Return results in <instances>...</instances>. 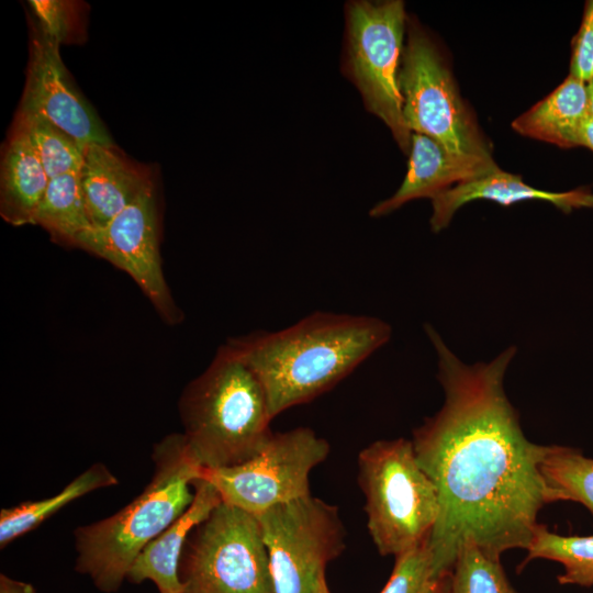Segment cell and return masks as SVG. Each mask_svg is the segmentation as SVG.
Segmentation results:
<instances>
[{
	"mask_svg": "<svg viewBox=\"0 0 593 593\" xmlns=\"http://www.w3.org/2000/svg\"><path fill=\"white\" fill-rule=\"evenodd\" d=\"M75 246L128 273L164 322H181L182 313L171 296L161 266L154 183L109 223L80 234Z\"/></svg>",
	"mask_w": 593,
	"mask_h": 593,
	"instance_id": "8fae6325",
	"label": "cell"
},
{
	"mask_svg": "<svg viewBox=\"0 0 593 593\" xmlns=\"http://www.w3.org/2000/svg\"><path fill=\"white\" fill-rule=\"evenodd\" d=\"M526 551L521 568L534 559L556 561L564 570L558 575L560 584L593 586V535L563 536L538 524Z\"/></svg>",
	"mask_w": 593,
	"mask_h": 593,
	"instance_id": "7402d4cb",
	"label": "cell"
},
{
	"mask_svg": "<svg viewBox=\"0 0 593 593\" xmlns=\"http://www.w3.org/2000/svg\"><path fill=\"white\" fill-rule=\"evenodd\" d=\"M0 593H37L34 586L27 582L12 579L3 573L0 574Z\"/></svg>",
	"mask_w": 593,
	"mask_h": 593,
	"instance_id": "83f0119b",
	"label": "cell"
},
{
	"mask_svg": "<svg viewBox=\"0 0 593 593\" xmlns=\"http://www.w3.org/2000/svg\"><path fill=\"white\" fill-rule=\"evenodd\" d=\"M182 433L202 469H219L254 457L271 435L262 384L226 343L179 400Z\"/></svg>",
	"mask_w": 593,
	"mask_h": 593,
	"instance_id": "277c9868",
	"label": "cell"
},
{
	"mask_svg": "<svg viewBox=\"0 0 593 593\" xmlns=\"http://www.w3.org/2000/svg\"><path fill=\"white\" fill-rule=\"evenodd\" d=\"M437 357L444 404L413 430L416 459L436 486L439 514L428 546L437 575L451 572L466 544L500 560L527 549L537 516L550 503L540 472L548 446L525 436L504 390L517 349L490 362H462L425 324Z\"/></svg>",
	"mask_w": 593,
	"mask_h": 593,
	"instance_id": "6da1fadb",
	"label": "cell"
},
{
	"mask_svg": "<svg viewBox=\"0 0 593 593\" xmlns=\"http://www.w3.org/2000/svg\"><path fill=\"white\" fill-rule=\"evenodd\" d=\"M449 579H450V575H449ZM444 593H449V581H448V583L446 585V589H445Z\"/></svg>",
	"mask_w": 593,
	"mask_h": 593,
	"instance_id": "1f68e13d",
	"label": "cell"
},
{
	"mask_svg": "<svg viewBox=\"0 0 593 593\" xmlns=\"http://www.w3.org/2000/svg\"><path fill=\"white\" fill-rule=\"evenodd\" d=\"M329 450L327 440L309 427L272 432L250 459L203 469L202 477L215 486L223 502L258 516L310 495V472L327 458Z\"/></svg>",
	"mask_w": 593,
	"mask_h": 593,
	"instance_id": "30bf717a",
	"label": "cell"
},
{
	"mask_svg": "<svg viewBox=\"0 0 593 593\" xmlns=\"http://www.w3.org/2000/svg\"><path fill=\"white\" fill-rule=\"evenodd\" d=\"M192 485V503L141 551L126 580L135 584L152 581L159 593H183L179 563L184 545L192 530L222 502L219 491L203 477L195 479Z\"/></svg>",
	"mask_w": 593,
	"mask_h": 593,
	"instance_id": "2e32d148",
	"label": "cell"
},
{
	"mask_svg": "<svg viewBox=\"0 0 593 593\" xmlns=\"http://www.w3.org/2000/svg\"><path fill=\"white\" fill-rule=\"evenodd\" d=\"M585 85L589 115L593 118V77Z\"/></svg>",
	"mask_w": 593,
	"mask_h": 593,
	"instance_id": "f546056e",
	"label": "cell"
},
{
	"mask_svg": "<svg viewBox=\"0 0 593 593\" xmlns=\"http://www.w3.org/2000/svg\"><path fill=\"white\" fill-rule=\"evenodd\" d=\"M589 116L586 85L569 76L550 94L512 123L521 135L561 148L581 146V133Z\"/></svg>",
	"mask_w": 593,
	"mask_h": 593,
	"instance_id": "ac0fdd59",
	"label": "cell"
},
{
	"mask_svg": "<svg viewBox=\"0 0 593 593\" xmlns=\"http://www.w3.org/2000/svg\"><path fill=\"white\" fill-rule=\"evenodd\" d=\"M581 146H585L593 150V118L590 115L585 120L582 128Z\"/></svg>",
	"mask_w": 593,
	"mask_h": 593,
	"instance_id": "f1b7e54d",
	"label": "cell"
},
{
	"mask_svg": "<svg viewBox=\"0 0 593 593\" xmlns=\"http://www.w3.org/2000/svg\"><path fill=\"white\" fill-rule=\"evenodd\" d=\"M49 178L80 171L83 147L46 118L34 112H18Z\"/></svg>",
	"mask_w": 593,
	"mask_h": 593,
	"instance_id": "603a6c76",
	"label": "cell"
},
{
	"mask_svg": "<svg viewBox=\"0 0 593 593\" xmlns=\"http://www.w3.org/2000/svg\"><path fill=\"white\" fill-rule=\"evenodd\" d=\"M370 537L382 556L429 540L439 514L435 484L419 466L410 439H380L358 454Z\"/></svg>",
	"mask_w": 593,
	"mask_h": 593,
	"instance_id": "5b68a950",
	"label": "cell"
},
{
	"mask_svg": "<svg viewBox=\"0 0 593 593\" xmlns=\"http://www.w3.org/2000/svg\"><path fill=\"white\" fill-rule=\"evenodd\" d=\"M37 18V25L57 43L75 40L79 32V11L74 1L32 0L29 2Z\"/></svg>",
	"mask_w": 593,
	"mask_h": 593,
	"instance_id": "484cf974",
	"label": "cell"
},
{
	"mask_svg": "<svg viewBox=\"0 0 593 593\" xmlns=\"http://www.w3.org/2000/svg\"><path fill=\"white\" fill-rule=\"evenodd\" d=\"M475 200H489L504 206L522 201H545L564 213L574 209H593V192L586 188L564 192L540 190L525 183L519 176L497 168L435 197L429 220L432 231L438 233L446 228L463 204Z\"/></svg>",
	"mask_w": 593,
	"mask_h": 593,
	"instance_id": "9a60e30c",
	"label": "cell"
},
{
	"mask_svg": "<svg viewBox=\"0 0 593 593\" xmlns=\"http://www.w3.org/2000/svg\"><path fill=\"white\" fill-rule=\"evenodd\" d=\"M257 518L276 593H318L326 564L345 548L338 508L310 494Z\"/></svg>",
	"mask_w": 593,
	"mask_h": 593,
	"instance_id": "9c48e42d",
	"label": "cell"
},
{
	"mask_svg": "<svg viewBox=\"0 0 593 593\" xmlns=\"http://www.w3.org/2000/svg\"><path fill=\"white\" fill-rule=\"evenodd\" d=\"M406 176L390 198L372 206L369 214L380 217L405 203L423 198L434 199L452 184L475 179L499 168L492 156L455 154L437 141L412 133Z\"/></svg>",
	"mask_w": 593,
	"mask_h": 593,
	"instance_id": "4fadbf2b",
	"label": "cell"
},
{
	"mask_svg": "<svg viewBox=\"0 0 593 593\" xmlns=\"http://www.w3.org/2000/svg\"><path fill=\"white\" fill-rule=\"evenodd\" d=\"M19 112H34L75 138L90 144L113 145L93 108L75 89L59 54V43L33 26L26 82Z\"/></svg>",
	"mask_w": 593,
	"mask_h": 593,
	"instance_id": "7c38bea8",
	"label": "cell"
},
{
	"mask_svg": "<svg viewBox=\"0 0 593 593\" xmlns=\"http://www.w3.org/2000/svg\"><path fill=\"white\" fill-rule=\"evenodd\" d=\"M318 593H331L328 588H327V584H326V581L325 579L322 581L321 583V586H320V592Z\"/></svg>",
	"mask_w": 593,
	"mask_h": 593,
	"instance_id": "4dcf8cb0",
	"label": "cell"
},
{
	"mask_svg": "<svg viewBox=\"0 0 593 593\" xmlns=\"http://www.w3.org/2000/svg\"><path fill=\"white\" fill-rule=\"evenodd\" d=\"M154 472L145 489L115 514L74 532L75 569L104 593L120 590L141 551L192 503V482L202 468L183 434H171L154 446Z\"/></svg>",
	"mask_w": 593,
	"mask_h": 593,
	"instance_id": "3957f363",
	"label": "cell"
},
{
	"mask_svg": "<svg viewBox=\"0 0 593 593\" xmlns=\"http://www.w3.org/2000/svg\"><path fill=\"white\" fill-rule=\"evenodd\" d=\"M343 70L359 90L366 109L381 119L404 154L412 132L403 116L399 72L406 13L401 0H355L346 4Z\"/></svg>",
	"mask_w": 593,
	"mask_h": 593,
	"instance_id": "8992f818",
	"label": "cell"
},
{
	"mask_svg": "<svg viewBox=\"0 0 593 593\" xmlns=\"http://www.w3.org/2000/svg\"><path fill=\"white\" fill-rule=\"evenodd\" d=\"M549 502L573 501L584 505L593 515V459L579 449L548 446L540 462Z\"/></svg>",
	"mask_w": 593,
	"mask_h": 593,
	"instance_id": "44dd1931",
	"label": "cell"
},
{
	"mask_svg": "<svg viewBox=\"0 0 593 593\" xmlns=\"http://www.w3.org/2000/svg\"><path fill=\"white\" fill-rule=\"evenodd\" d=\"M33 224L46 228L57 240L75 245L80 234L92 227L80 181V171L49 180L37 206Z\"/></svg>",
	"mask_w": 593,
	"mask_h": 593,
	"instance_id": "ffe728a7",
	"label": "cell"
},
{
	"mask_svg": "<svg viewBox=\"0 0 593 593\" xmlns=\"http://www.w3.org/2000/svg\"><path fill=\"white\" fill-rule=\"evenodd\" d=\"M570 75L585 83L593 77V0L586 1L580 29L572 41Z\"/></svg>",
	"mask_w": 593,
	"mask_h": 593,
	"instance_id": "4316f807",
	"label": "cell"
},
{
	"mask_svg": "<svg viewBox=\"0 0 593 593\" xmlns=\"http://www.w3.org/2000/svg\"><path fill=\"white\" fill-rule=\"evenodd\" d=\"M119 483L116 477L103 463H93L53 496L25 501L0 512V547L38 527L72 501L98 489Z\"/></svg>",
	"mask_w": 593,
	"mask_h": 593,
	"instance_id": "d6986e66",
	"label": "cell"
},
{
	"mask_svg": "<svg viewBox=\"0 0 593 593\" xmlns=\"http://www.w3.org/2000/svg\"><path fill=\"white\" fill-rule=\"evenodd\" d=\"M179 578L183 593H276L257 516L222 501L190 534Z\"/></svg>",
	"mask_w": 593,
	"mask_h": 593,
	"instance_id": "52a82bcc",
	"label": "cell"
},
{
	"mask_svg": "<svg viewBox=\"0 0 593 593\" xmlns=\"http://www.w3.org/2000/svg\"><path fill=\"white\" fill-rule=\"evenodd\" d=\"M49 178L22 120L15 119L1 161L0 214L8 223L33 224Z\"/></svg>",
	"mask_w": 593,
	"mask_h": 593,
	"instance_id": "e0dca14e",
	"label": "cell"
},
{
	"mask_svg": "<svg viewBox=\"0 0 593 593\" xmlns=\"http://www.w3.org/2000/svg\"><path fill=\"white\" fill-rule=\"evenodd\" d=\"M404 121L412 133L432 137L455 154L492 156L435 42L409 24L399 72Z\"/></svg>",
	"mask_w": 593,
	"mask_h": 593,
	"instance_id": "ba28073f",
	"label": "cell"
},
{
	"mask_svg": "<svg viewBox=\"0 0 593 593\" xmlns=\"http://www.w3.org/2000/svg\"><path fill=\"white\" fill-rule=\"evenodd\" d=\"M428 541L395 558L393 571L380 593H444L449 574L433 569Z\"/></svg>",
	"mask_w": 593,
	"mask_h": 593,
	"instance_id": "d4e9b609",
	"label": "cell"
},
{
	"mask_svg": "<svg viewBox=\"0 0 593 593\" xmlns=\"http://www.w3.org/2000/svg\"><path fill=\"white\" fill-rule=\"evenodd\" d=\"M449 593H519L508 582L500 560L469 542L454 562Z\"/></svg>",
	"mask_w": 593,
	"mask_h": 593,
	"instance_id": "cb8c5ba5",
	"label": "cell"
},
{
	"mask_svg": "<svg viewBox=\"0 0 593 593\" xmlns=\"http://www.w3.org/2000/svg\"><path fill=\"white\" fill-rule=\"evenodd\" d=\"M391 334V326L374 316L320 311L286 328L256 331L227 344L259 379L275 418L332 389Z\"/></svg>",
	"mask_w": 593,
	"mask_h": 593,
	"instance_id": "7a4b0ae2",
	"label": "cell"
},
{
	"mask_svg": "<svg viewBox=\"0 0 593 593\" xmlns=\"http://www.w3.org/2000/svg\"><path fill=\"white\" fill-rule=\"evenodd\" d=\"M80 181L92 227H101L131 205L153 182L149 172L127 160L113 145L83 149Z\"/></svg>",
	"mask_w": 593,
	"mask_h": 593,
	"instance_id": "5bb4252c",
	"label": "cell"
}]
</instances>
